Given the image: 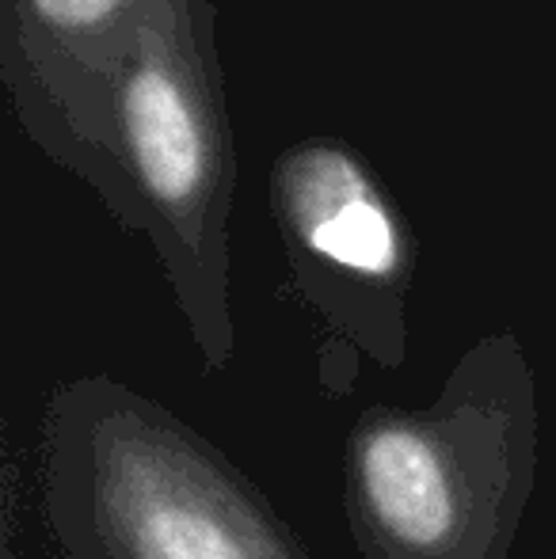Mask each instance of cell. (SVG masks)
Returning a JSON list of instances; mask_svg holds the SVG:
<instances>
[{"mask_svg":"<svg viewBox=\"0 0 556 559\" xmlns=\"http://www.w3.org/2000/svg\"><path fill=\"white\" fill-rule=\"evenodd\" d=\"M542 407L519 335H484L430 404H370L340 453L358 559H511L537 487Z\"/></svg>","mask_w":556,"mask_h":559,"instance_id":"1","label":"cell"},{"mask_svg":"<svg viewBox=\"0 0 556 559\" xmlns=\"http://www.w3.org/2000/svg\"><path fill=\"white\" fill-rule=\"evenodd\" d=\"M275 217L289 282L328 328L320 384L347 396L358 358L386 373L409 361V289L416 243L363 160L340 145H297L279 160Z\"/></svg>","mask_w":556,"mask_h":559,"instance_id":"4","label":"cell"},{"mask_svg":"<svg viewBox=\"0 0 556 559\" xmlns=\"http://www.w3.org/2000/svg\"><path fill=\"white\" fill-rule=\"evenodd\" d=\"M111 145L119 148V164L107 206L122 225L149 233L202 366L222 373L237 350L225 240L233 160L222 99L199 61L184 58L171 35L153 31V12L107 84L96 191L107 183Z\"/></svg>","mask_w":556,"mask_h":559,"instance_id":"3","label":"cell"},{"mask_svg":"<svg viewBox=\"0 0 556 559\" xmlns=\"http://www.w3.org/2000/svg\"><path fill=\"white\" fill-rule=\"evenodd\" d=\"M43 514L58 559H312L222 445L107 373L46 400Z\"/></svg>","mask_w":556,"mask_h":559,"instance_id":"2","label":"cell"},{"mask_svg":"<svg viewBox=\"0 0 556 559\" xmlns=\"http://www.w3.org/2000/svg\"><path fill=\"white\" fill-rule=\"evenodd\" d=\"M149 12H153V0H12L8 27H23L31 58H69L76 66V76L61 96V138H66L69 115H73L76 92H81V69L88 50L96 53V46H104L122 23L138 27Z\"/></svg>","mask_w":556,"mask_h":559,"instance_id":"5","label":"cell"}]
</instances>
